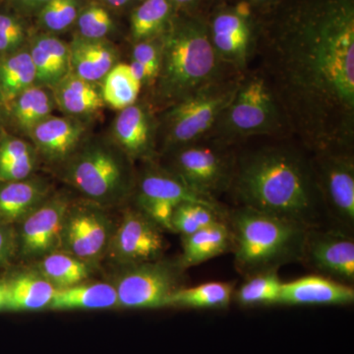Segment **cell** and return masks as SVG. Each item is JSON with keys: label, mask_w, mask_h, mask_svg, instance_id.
<instances>
[{"label": "cell", "mask_w": 354, "mask_h": 354, "mask_svg": "<svg viewBox=\"0 0 354 354\" xmlns=\"http://www.w3.org/2000/svg\"><path fill=\"white\" fill-rule=\"evenodd\" d=\"M255 60L309 153L354 151V0H281Z\"/></svg>", "instance_id": "cell-1"}, {"label": "cell", "mask_w": 354, "mask_h": 354, "mask_svg": "<svg viewBox=\"0 0 354 354\" xmlns=\"http://www.w3.org/2000/svg\"><path fill=\"white\" fill-rule=\"evenodd\" d=\"M254 148H236L230 191L237 206L320 227L327 218L311 155L295 138L271 139Z\"/></svg>", "instance_id": "cell-2"}, {"label": "cell", "mask_w": 354, "mask_h": 354, "mask_svg": "<svg viewBox=\"0 0 354 354\" xmlns=\"http://www.w3.org/2000/svg\"><path fill=\"white\" fill-rule=\"evenodd\" d=\"M160 39V69L147 101L157 113L232 72L212 46L205 14L176 12Z\"/></svg>", "instance_id": "cell-3"}, {"label": "cell", "mask_w": 354, "mask_h": 354, "mask_svg": "<svg viewBox=\"0 0 354 354\" xmlns=\"http://www.w3.org/2000/svg\"><path fill=\"white\" fill-rule=\"evenodd\" d=\"M234 265L243 276L301 261L309 228L247 207L228 209Z\"/></svg>", "instance_id": "cell-4"}, {"label": "cell", "mask_w": 354, "mask_h": 354, "mask_svg": "<svg viewBox=\"0 0 354 354\" xmlns=\"http://www.w3.org/2000/svg\"><path fill=\"white\" fill-rule=\"evenodd\" d=\"M62 165V177L87 200L109 209L132 197L137 174L133 162L113 141L83 142Z\"/></svg>", "instance_id": "cell-5"}, {"label": "cell", "mask_w": 354, "mask_h": 354, "mask_svg": "<svg viewBox=\"0 0 354 354\" xmlns=\"http://www.w3.org/2000/svg\"><path fill=\"white\" fill-rule=\"evenodd\" d=\"M256 138H293L283 109L256 67L242 76L236 93L207 138L230 147Z\"/></svg>", "instance_id": "cell-6"}, {"label": "cell", "mask_w": 354, "mask_h": 354, "mask_svg": "<svg viewBox=\"0 0 354 354\" xmlns=\"http://www.w3.org/2000/svg\"><path fill=\"white\" fill-rule=\"evenodd\" d=\"M243 75L227 72L158 113V158L207 138L234 97Z\"/></svg>", "instance_id": "cell-7"}, {"label": "cell", "mask_w": 354, "mask_h": 354, "mask_svg": "<svg viewBox=\"0 0 354 354\" xmlns=\"http://www.w3.org/2000/svg\"><path fill=\"white\" fill-rule=\"evenodd\" d=\"M207 27L212 46L223 66L235 73L252 68L260 36L261 13L237 0L209 6Z\"/></svg>", "instance_id": "cell-8"}, {"label": "cell", "mask_w": 354, "mask_h": 354, "mask_svg": "<svg viewBox=\"0 0 354 354\" xmlns=\"http://www.w3.org/2000/svg\"><path fill=\"white\" fill-rule=\"evenodd\" d=\"M236 148L203 139L160 156V165L197 194L218 201L232 185Z\"/></svg>", "instance_id": "cell-9"}, {"label": "cell", "mask_w": 354, "mask_h": 354, "mask_svg": "<svg viewBox=\"0 0 354 354\" xmlns=\"http://www.w3.org/2000/svg\"><path fill=\"white\" fill-rule=\"evenodd\" d=\"M185 270L178 259H160L118 268L113 285L118 308H169L172 295L183 286Z\"/></svg>", "instance_id": "cell-10"}, {"label": "cell", "mask_w": 354, "mask_h": 354, "mask_svg": "<svg viewBox=\"0 0 354 354\" xmlns=\"http://www.w3.org/2000/svg\"><path fill=\"white\" fill-rule=\"evenodd\" d=\"M145 165V169L137 176L131 198L135 208L148 216L162 230L171 232L172 213L181 203L196 202L213 208L225 209L221 203L191 190L180 178L157 160L146 162Z\"/></svg>", "instance_id": "cell-11"}, {"label": "cell", "mask_w": 354, "mask_h": 354, "mask_svg": "<svg viewBox=\"0 0 354 354\" xmlns=\"http://www.w3.org/2000/svg\"><path fill=\"white\" fill-rule=\"evenodd\" d=\"M316 183L327 216L337 227L353 232L354 151L310 153Z\"/></svg>", "instance_id": "cell-12"}, {"label": "cell", "mask_w": 354, "mask_h": 354, "mask_svg": "<svg viewBox=\"0 0 354 354\" xmlns=\"http://www.w3.org/2000/svg\"><path fill=\"white\" fill-rule=\"evenodd\" d=\"M114 227L106 209L85 199L71 201L62 225L59 251L95 268L106 259Z\"/></svg>", "instance_id": "cell-13"}, {"label": "cell", "mask_w": 354, "mask_h": 354, "mask_svg": "<svg viewBox=\"0 0 354 354\" xmlns=\"http://www.w3.org/2000/svg\"><path fill=\"white\" fill-rule=\"evenodd\" d=\"M164 230L140 209H124L114 227L106 259L116 268L150 262L164 257L167 248Z\"/></svg>", "instance_id": "cell-14"}, {"label": "cell", "mask_w": 354, "mask_h": 354, "mask_svg": "<svg viewBox=\"0 0 354 354\" xmlns=\"http://www.w3.org/2000/svg\"><path fill=\"white\" fill-rule=\"evenodd\" d=\"M71 200L64 193L53 192L15 225L17 259L37 262L59 250L60 236Z\"/></svg>", "instance_id": "cell-15"}, {"label": "cell", "mask_w": 354, "mask_h": 354, "mask_svg": "<svg viewBox=\"0 0 354 354\" xmlns=\"http://www.w3.org/2000/svg\"><path fill=\"white\" fill-rule=\"evenodd\" d=\"M301 262L317 274L346 285L354 283V239L339 227L309 228Z\"/></svg>", "instance_id": "cell-16"}, {"label": "cell", "mask_w": 354, "mask_h": 354, "mask_svg": "<svg viewBox=\"0 0 354 354\" xmlns=\"http://www.w3.org/2000/svg\"><path fill=\"white\" fill-rule=\"evenodd\" d=\"M113 139L133 162L157 160V113L147 102L120 111L113 125Z\"/></svg>", "instance_id": "cell-17"}, {"label": "cell", "mask_w": 354, "mask_h": 354, "mask_svg": "<svg viewBox=\"0 0 354 354\" xmlns=\"http://www.w3.org/2000/svg\"><path fill=\"white\" fill-rule=\"evenodd\" d=\"M87 123L78 118L50 116L32 128L28 136L39 157L50 164H64L83 143Z\"/></svg>", "instance_id": "cell-18"}, {"label": "cell", "mask_w": 354, "mask_h": 354, "mask_svg": "<svg viewBox=\"0 0 354 354\" xmlns=\"http://www.w3.org/2000/svg\"><path fill=\"white\" fill-rule=\"evenodd\" d=\"M353 286L315 274L283 281L279 305H349Z\"/></svg>", "instance_id": "cell-19"}, {"label": "cell", "mask_w": 354, "mask_h": 354, "mask_svg": "<svg viewBox=\"0 0 354 354\" xmlns=\"http://www.w3.org/2000/svg\"><path fill=\"white\" fill-rule=\"evenodd\" d=\"M53 193L50 183L41 177L0 181V225L15 227Z\"/></svg>", "instance_id": "cell-20"}, {"label": "cell", "mask_w": 354, "mask_h": 354, "mask_svg": "<svg viewBox=\"0 0 354 354\" xmlns=\"http://www.w3.org/2000/svg\"><path fill=\"white\" fill-rule=\"evenodd\" d=\"M70 72L88 82L102 81L114 65L118 51L108 39H88L74 36L68 44Z\"/></svg>", "instance_id": "cell-21"}, {"label": "cell", "mask_w": 354, "mask_h": 354, "mask_svg": "<svg viewBox=\"0 0 354 354\" xmlns=\"http://www.w3.org/2000/svg\"><path fill=\"white\" fill-rule=\"evenodd\" d=\"M28 50L36 68V84L53 87L69 73V46L57 35L41 32L30 36Z\"/></svg>", "instance_id": "cell-22"}, {"label": "cell", "mask_w": 354, "mask_h": 354, "mask_svg": "<svg viewBox=\"0 0 354 354\" xmlns=\"http://www.w3.org/2000/svg\"><path fill=\"white\" fill-rule=\"evenodd\" d=\"M51 88L57 108L70 118L84 120L97 115L106 104L97 83L84 80L71 72Z\"/></svg>", "instance_id": "cell-23"}, {"label": "cell", "mask_w": 354, "mask_h": 354, "mask_svg": "<svg viewBox=\"0 0 354 354\" xmlns=\"http://www.w3.org/2000/svg\"><path fill=\"white\" fill-rule=\"evenodd\" d=\"M6 299L2 311L25 312L48 309L55 286L37 270L6 279Z\"/></svg>", "instance_id": "cell-24"}, {"label": "cell", "mask_w": 354, "mask_h": 354, "mask_svg": "<svg viewBox=\"0 0 354 354\" xmlns=\"http://www.w3.org/2000/svg\"><path fill=\"white\" fill-rule=\"evenodd\" d=\"M232 235L227 221H220L183 237V252L177 257L184 270L232 252Z\"/></svg>", "instance_id": "cell-25"}, {"label": "cell", "mask_w": 354, "mask_h": 354, "mask_svg": "<svg viewBox=\"0 0 354 354\" xmlns=\"http://www.w3.org/2000/svg\"><path fill=\"white\" fill-rule=\"evenodd\" d=\"M111 308H118V293L113 283L88 281L55 291L48 307L55 311Z\"/></svg>", "instance_id": "cell-26"}, {"label": "cell", "mask_w": 354, "mask_h": 354, "mask_svg": "<svg viewBox=\"0 0 354 354\" xmlns=\"http://www.w3.org/2000/svg\"><path fill=\"white\" fill-rule=\"evenodd\" d=\"M55 108L53 88L35 84L14 100L6 111V120L16 130L28 135L39 122L50 118Z\"/></svg>", "instance_id": "cell-27"}, {"label": "cell", "mask_w": 354, "mask_h": 354, "mask_svg": "<svg viewBox=\"0 0 354 354\" xmlns=\"http://www.w3.org/2000/svg\"><path fill=\"white\" fill-rule=\"evenodd\" d=\"M176 14L171 0H143L130 10L129 35L133 44L160 38Z\"/></svg>", "instance_id": "cell-28"}, {"label": "cell", "mask_w": 354, "mask_h": 354, "mask_svg": "<svg viewBox=\"0 0 354 354\" xmlns=\"http://www.w3.org/2000/svg\"><path fill=\"white\" fill-rule=\"evenodd\" d=\"M36 83V68L28 46L0 57V104L4 113L21 93Z\"/></svg>", "instance_id": "cell-29"}, {"label": "cell", "mask_w": 354, "mask_h": 354, "mask_svg": "<svg viewBox=\"0 0 354 354\" xmlns=\"http://www.w3.org/2000/svg\"><path fill=\"white\" fill-rule=\"evenodd\" d=\"M93 269L87 263L64 252L55 251L37 261V271L55 286V290H64L88 281Z\"/></svg>", "instance_id": "cell-30"}, {"label": "cell", "mask_w": 354, "mask_h": 354, "mask_svg": "<svg viewBox=\"0 0 354 354\" xmlns=\"http://www.w3.org/2000/svg\"><path fill=\"white\" fill-rule=\"evenodd\" d=\"M234 283L228 281L183 286L172 295L169 308L225 309L234 301Z\"/></svg>", "instance_id": "cell-31"}, {"label": "cell", "mask_w": 354, "mask_h": 354, "mask_svg": "<svg viewBox=\"0 0 354 354\" xmlns=\"http://www.w3.org/2000/svg\"><path fill=\"white\" fill-rule=\"evenodd\" d=\"M141 90V83L133 75L127 64L114 65L102 79V100L116 111H122L138 102Z\"/></svg>", "instance_id": "cell-32"}, {"label": "cell", "mask_w": 354, "mask_h": 354, "mask_svg": "<svg viewBox=\"0 0 354 354\" xmlns=\"http://www.w3.org/2000/svg\"><path fill=\"white\" fill-rule=\"evenodd\" d=\"M283 281L278 271H267L247 277L241 288L234 290V300L243 307L279 305Z\"/></svg>", "instance_id": "cell-33"}, {"label": "cell", "mask_w": 354, "mask_h": 354, "mask_svg": "<svg viewBox=\"0 0 354 354\" xmlns=\"http://www.w3.org/2000/svg\"><path fill=\"white\" fill-rule=\"evenodd\" d=\"M228 209L213 208L196 202L181 203L172 213L171 232L187 236L216 221H227Z\"/></svg>", "instance_id": "cell-34"}, {"label": "cell", "mask_w": 354, "mask_h": 354, "mask_svg": "<svg viewBox=\"0 0 354 354\" xmlns=\"http://www.w3.org/2000/svg\"><path fill=\"white\" fill-rule=\"evenodd\" d=\"M75 25L76 36L88 39H106L116 28L111 10L97 0L84 4Z\"/></svg>", "instance_id": "cell-35"}, {"label": "cell", "mask_w": 354, "mask_h": 354, "mask_svg": "<svg viewBox=\"0 0 354 354\" xmlns=\"http://www.w3.org/2000/svg\"><path fill=\"white\" fill-rule=\"evenodd\" d=\"M85 0H51L36 16L41 32L57 35L75 25Z\"/></svg>", "instance_id": "cell-36"}, {"label": "cell", "mask_w": 354, "mask_h": 354, "mask_svg": "<svg viewBox=\"0 0 354 354\" xmlns=\"http://www.w3.org/2000/svg\"><path fill=\"white\" fill-rule=\"evenodd\" d=\"M29 38L22 16L0 11V57L22 50Z\"/></svg>", "instance_id": "cell-37"}, {"label": "cell", "mask_w": 354, "mask_h": 354, "mask_svg": "<svg viewBox=\"0 0 354 354\" xmlns=\"http://www.w3.org/2000/svg\"><path fill=\"white\" fill-rule=\"evenodd\" d=\"M160 38L133 44L132 60L143 64L150 72L153 81L157 79L160 69Z\"/></svg>", "instance_id": "cell-38"}, {"label": "cell", "mask_w": 354, "mask_h": 354, "mask_svg": "<svg viewBox=\"0 0 354 354\" xmlns=\"http://www.w3.org/2000/svg\"><path fill=\"white\" fill-rule=\"evenodd\" d=\"M17 259V235L13 225H0V269Z\"/></svg>", "instance_id": "cell-39"}, {"label": "cell", "mask_w": 354, "mask_h": 354, "mask_svg": "<svg viewBox=\"0 0 354 354\" xmlns=\"http://www.w3.org/2000/svg\"><path fill=\"white\" fill-rule=\"evenodd\" d=\"M51 0H10L16 13L26 17H36Z\"/></svg>", "instance_id": "cell-40"}, {"label": "cell", "mask_w": 354, "mask_h": 354, "mask_svg": "<svg viewBox=\"0 0 354 354\" xmlns=\"http://www.w3.org/2000/svg\"><path fill=\"white\" fill-rule=\"evenodd\" d=\"M176 12L187 14H205L206 0H171Z\"/></svg>", "instance_id": "cell-41"}, {"label": "cell", "mask_w": 354, "mask_h": 354, "mask_svg": "<svg viewBox=\"0 0 354 354\" xmlns=\"http://www.w3.org/2000/svg\"><path fill=\"white\" fill-rule=\"evenodd\" d=\"M237 1L244 2L256 12L263 13L271 7L276 6L281 0H237Z\"/></svg>", "instance_id": "cell-42"}, {"label": "cell", "mask_w": 354, "mask_h": 354, "mask_svg": "<svg viewBox=\"0 0 354 354\" xmlns=\"http://www.w3.org/2000/svg\"><path fill=\"white\" fill-rule=\"evenodd\" d=\"M136 1L135 0H109L108 3L106 6L109 9H114L116 11L125 10V9L129 8L136 6Z\"/></svg>", "instance_id": "cell-43"}, {"label": "cell", "mask_w": 354, "mask_h": 354, "mask_svg": "<svg viewBox=\"0 0 354 354\" xmlns=\"http://www.w3.org/2000/svg\"><path fill=\"white\" fill-rule=\"evenodd\" d=\"M6 299V279H0V311L3 309Z\"/></svg>", "instance_id": "cell-44"}, {"label": "cell", "mask_w": 354, "mask_h": 354, "mask_svg": "<svg viewBox=\"0 0 354 354\" xmlns=\"http://www.w3.org/2000/svg\"><path fill=\"white\" fill-rule=\"evenodd\" d=\"M6 120V113H4L3 109H2L1 104H0V127H2V123Z\"/></svg>", "instance_id": "cell-45"}, {"label": "cell", "mask_w": 354, "mask_h": 354, "mask_svg": "<svg viewBox=\"0 0 354 354\" xmlns=\"http://www.w3.org/2000/svg\"><path fill=\"white\" fill-rule=\"evenodd\" d=\"M221 1V0H206V13L209 8V6H213L216 2Z\"/></svg>", "instance_id": "cell-46"}, {"label": "cell", "mask_w": 354, "mask_h": 354, "mask_svg": "<svg viewBox=\"0 0 354 354\" xmlns=\"http://www.w3.org/2000/svg\"><path fill=\"white\" fill-rule=\"evenodd\" d=\"M136 1V3H139V2L143 1V0H135Z\"/></svg>", "instance_id": "cell-47"}]
</instances>
